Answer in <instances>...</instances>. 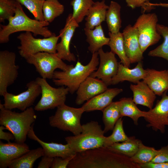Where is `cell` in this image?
<instances>
[{"mask_svg":"<svg viewBox=\"0 0 168 168\" xmlns=\"http://www.w3.org/2000/svg\"><path fill=\"white\" fill-rule=\"evenodd\" d=\"M95 2L93 0H72L70 3L73 8L72 17L78 24L82 22Z\"/></svg>","mask_w":168,"mask_h":168,"instance_id":"cell-35","label":"cell"},{"mask_svg":"<svg viewBox=\"0 0 168 168\" xmlns=\"http://www.w3.org/2000/svg\"><path fill=\"white\" fill-rule=\"evenodd\" d=\"M35 81L40 85L41 96L34 109L37 111H43L53 109L65 104L69 90L67 87L60 86L57 88L53 87L46 79L37 77Z\"/></svg>","mask_w":168,"mask_h":168,"instance_id":"cell-9","label":"cell"},{"mask_svg":"<svg viewBox=\"0 0 168 168\" xmlns=\"http://www.w3.org/2000/svg\"><path fill=\"white\" fill-rule=\"evenodd\" d=\"M6 129L3 125L0 126V139L7 141L8 142H10V140H15V137L13 134L10 132H7L3 131Z\"/></svg>","mask_w":168,"mask_h":168,"instance_id":"cell-43","label":"cell"},{"mask_svg":"<svg viewBox=\"0 0 168 168\" xmlns=\"http://www.w3.org/2000/svg\"><path fill=\"white\" fill-rule=\"evenodd\" d=\"M84 30L89 44L88 49L92 54L98 52L103 46L108 45L110 38L105 36L101 25L93 29L85 27Z\"/></svg>","mask_w":168,"mask_h":168,"instance_id":"cell-25","label":"cell"},{"mask_svg":"<svg viewBox=\"0 0 168 168\" xmlns=\"http://www.w3.org/2000/svg\"><path fill=\"white\" fill-rule=\"evenodd\" d=\"M109 6L105 0L95 2L85 18V28L93 29L105 20L106 12Z\"/></svg>","mask_w":168,"mask_h":168,"instance_id":"cell-24","label":"cell"},{"mask_svg":"<svg viewBox=\"0 0 168 168\" xmlns=\"http://www.w3.org/2000/svg\"><path fill=\"white\" fill-rule=\"evenodd\" d=\"M128 137L124 132L123 127V120L120 118L117 121L113 130L112 134L105 137L104 139L103 147H107L114 143L129 140Z\"/></svg>","mask_w":168,"mask_h":168,"instance_id":"cell-36","label":"cell"},{"mask_svg":"<svg viewBox=\"0 0 168 168\" xmlns=\"http://www.w3.org/2000/svg\"><path fill=\"white\" fill-rule=\"evenodd\" d=\"M104 132L113 130L118 120L121 118L118 101L112 102L102 111Z\"/></svg>","mask_w":168,"mask_h":168,"instance_id":"cell-30","label":"cell"},{"mask_svg":"<svg viewBox=\"0 0 168 168\" xmlns=\"http://www.w3.org/2000/svg\"><path fill=\"white\" fill-rule=\"evenodd\" d=\"M107 86L100 79L89 76L80 84L76 91V104H82L85 101L104 92L108 89Z\"/></svg>","mask_w":168,"mask_h":168,"instance_id":"cell-17","label":"cell"},{"mask_svg":"<svg viewBox=\"0 0 168 168\" xmlns=\"http://www.w3.org/2000/svg\"><path fill=\"white\" fill-rule=\"evenodd\" d=\"M121 6L118 2H110L106 15L105 20L109 32L117 33L119 32L121 27L120 17Z\"/></svg>","mask_w":168,"mask_h":168,"instance_id":"cell-27","label":"cell"},{"mask_svg":"<svg viewBox=\"0 0 168 168\" xmlns=\"http://www.w3.org/2000/svg\"><path fill=\"white\" fill-rule=\"evenodd\" d=\"M35 110L30 107L21 112H17L6 109L0 103V124L13 134L16 142L24 143L37 118Z\"/></svg>","mask_w":168,"mask_h":168,"instance_id":"cell-3","label":"cell"},{"mask_svg":"<svg viewBox=\"0 0 168 168\" xmlns=\"http://www.w3.org/2000/svg\"><path fill=\"white\" fill-rule=\"evenodd\" d=\"M26 86V91L17 95L5 93L3 96L4 107L10 110L16 108L22 111L31 107L41 94V88L35 80L28 82Z\"/></svg>","mask_w":168,"mask_h":168,"instance_id":"cell-11","label":"cell"},{"mask_svg":"<svg viewBox=\"0 0 168 168\" xmlns=\"http://www.w3.org/2000/svg\"><path fill=\"white\" fill-rule=\"evenodd\" d=\"M167 91L162 95V98L158 100L155 107L147 111V116L144 118L148 124L147 127H151L156 132L159 131L163 133L165 127L168 126V95Z\"/></svg>","mask_w":168,"mask_h":168,"instance_id":"cell-14","label":"cell"},{"mask_svg":"<svg viewBox=\"0 0 168 168\" xmlns=\"http://www.w3.org/2000/svg\"><path fill=\"white\" fill-rule=\"evenodd\" d=\"M18 3L15 0H0V22L14 16Z\"/></svg>","mask_w":168,"mask_h":168,"instance_id":"cell-38","label":"cell"},{"mask_svg":"<svg viewBox=\"0 0 168 168\" xmlns=\"http://www.w3.org/2000/svg\"><path fill=\"white\" fill-rule=\"evenodd\" d=\"M146 76L143 80L156 95L161 96L168 90V70L158 71L146 69Z\"/></svg>","mask_w":168,"mask_h":168,"instance_id":"cell-20","label":"cell"},{"mask_svg":"<svg viewBox=\"0 0 168 168\" xmlns=\"http://www.w3.org/2000/svg\"><path fill=\"white\" fill-rule=\"evenodd\" d=\"M159 152L154 148L144 145L141 141L136 153L130 158L133 162L139 165L151 162Z\"/></svg>","mask_w":168,"mask_h":168,"instance_id":"cell-33","label":"cell"},{"mask_svg":"<svg viewBox=\"0 0 168 168\" xmlns=\"http://www.w3.org/2000/svg\"><path fill=\"white\" fill-rule=\"evenodd\" d=\"M157 21L155 13H143L139 16L134 25L138 29L140 47L143 53L161 38L157 30Z\"/></svg>","mask_w":168,"mask_h":168,"instance_id":"cell-10","label":"cell"},{"mask_svg":"<svg viewBox=\"0 0 168 168\" xmlns=\"http://www.w3.org/2000/svg\"><path fill=\"white\" fill-rule=\"evenodd\" d=\"M54 158L45 156H42L41 160L38 164V168H51L53 161Z\"/></svg>","mask_w":168,"mask_h":168,"instance_id":"cell-42","label":"cell"},{"mask_svg":"<svg viewBox=\"0 0 168 168\" xmlns=\"http://www.w3.org/2000/svg\"><path fill=\"white\" fill-rule=\"evenodd\" d=\"M33 124L29 130L27 136L30 139L38 142L42 147L44 155L51 157H56L66 158L74 157L77 153L72 149L67 143L63 144L53 142H46L40 139L35 134Z\"/></svg>","mask_w":168,"mask_h":168,"instance_id":"cell-18","label":"cell"},{"mask_svg":"<svg viewBox=\"0 0 168 168\" xmlns=\"http://www.w3.org/2000/svg\"><path fill=\"white\" fill-rule=\"evenodd\" d=\"M21 5L18 2L15 14L8 20L7 25H0V44L8 42L10 35L17 32H30L35 35H40L44 38L54 34L46 27L49 23L29 18L25 13Z\"/></svg>","mask_w":168,"mask_h":168,"instance_id":"cell-2","label":"cell"},{"mask_svg":"<svg viewBox=\"0 0 168 168\" xmlns=\"http://www.w3.org/2000/svg\"><path fill=\"white\" fill-rule=\"evenodd\" d=\"M130 89L133 93V100L136 105H140L152 108L156 99V95L143 81L136 84H131Z\"/></svg>","mask_w":168,"mask_h":168,"instance_id":"cell-23","label":"cell"},{"mask_svg":"<svg viewBox=\"0 0 168 168\" xmlns=\"http://www.w3.org/2000/svg\"><path fill=\"white\" fill-rule=\"evenodd\" d=\"M146 73V70L143 68L142 61L138 62L136 67L132 69L119 63L117 72L112 78L111 85L117 84L125 81L137 84L144 78Z\"/></svg>","mask_w":168,"mask_h":168,"instance_id":"cell-21","label":"cell"},{"mask_svg":"<svg viewBox=\"0 0 168 168\" xmlns=\"http://www.w3.org/2000/svg\"><path fill=\"white\" fill-rule=\"evenodd\" d=\"M98 56V52L92 54L90 61L86 65L78 61L75 66L66 71H55L52 79L53 82L56 86L68 87L69 93L73 94L80 84L97 70L100 62Z\"/></svg>","mask_w":168,"mask_h":168,"instance_id":"cell-4","label":"cell"},{"mask_svg":"<svg viewBox=\"0 0 168 168\" xmlns=\"http://www.w3.org/2000/svg\"><path fill=\"white\" fill-rule=\"evenodd\" d=\"M25 143L0 141V168H6L10 163L30 150Z\"/></svg>","mask_w":168,"mask_h":168,"instance_id":"cell-19","label":"cell"},{"mask_svg":"<svg viewBox=\"0 0 168 168\" xmlns=\"http://www.w3.org/2000/svg\"><path fill=\"white\" fill-rule=\"evenodd\" d=\"M20 41L18 47L20 56L26 58L29 56L40 52L51 54L56 53V46L60 37L54 34L52 36L43 39L35 38L31 32L26 31L17 37Z\"/></svg>","mask_w":168,"mask_h":168,"instance_id":"cell-7","label":"cell"},{"mask_svg":"<svg viewBox=\"0 0 168 168\" xmlns=\"http://www.w3.org/2000/svg\"><path fill=\"white\" fill-rule=\"evenodd\" d=\"M140 141L134 136L130 137L129 140L115 143L106 148L113 152L131 158L137 152Z\"/></svg>","mask_w":168,"mask_h":168,"instance_id":"cell-31","label":"cell"},{"mask_svg":"<svg viewBox=\"0 0 168 168\" xmlns=\"http://www.w3.org/2000/svg\"><path fill=\"white\" fill-rule=\"evenodd\" d=\"M122 33L125 52L131 63L142 61L143 53L140 47L136 27L129 25L124 29Z\"/></svg>","mask_w":168,"mask_h":168,"instance_id":"cell-16","label":"cell"},{"mask_svg":"<svg viewBox=\"0 0 168 168\" xmlns=\"http://www.w3.org/2000/svg\"><path fill=\"white\" fill-rule=\"evenodd\" d=\"M24 5L33 15L36 20L44 21L42 11L45 0H15Z\"/></svg>","mask_w":168,"mask_h":168,"instance_id":"cell-37","label":"cell"},{"mask_svg":"<svg viewBox=\"0 0 168 168\" xmlns=\"http://www.w3.org/2000/svg\"><path fill=\"white\" fill-rule=\"evenodd\" d=\"M157 30L163 38V42L154 49L149 51L148 55L163 58L168 61V27L157 24Z\"/></svg>","mask_w":168,"mask_h":168,"instance_id":"cell-34","label":"cell"},{"mask_svg":"<svg viewBox=\"0 0 168 168\" xmlns=\"http://www.w3.org/2000/svg\"><path fill=\"white\" fill-rule=\"evenodd\" d=\"M168 162V144L159 150V152L151 162L155 163Z\"/></svg>","mask_w":168,"mask_h":168,"instance_id":"cell-40","label":"cell"},{"mask_svg":"<svg viewBox=\"0 0 168 168\" xmlns=\"http://www.w3.org/2000/svg\"><path fill=\"white\" fill-rule=\"evenodd\" d=\"M68 168H141L130 157L104 147L77 153Z\"/></svg>","mask_w":168,"mask_h":168,"instance_id":"cell-1","label":"cell"},{"mask_svg":"<svg viewBox=\"0 0 168 168\" xmlns=\"http://www.w3.org/2000/svg\"><path fill=\"white\" fill-rule=\"evenodd\" d=\"M16 54L7 50L0 51V95L7 92L18 75L19 66L16 64Z\"/></svg>","mask_w":168,"mask_h":168,"instance_id":"cell-12","label":"cell"},{"mask_svg":"<svg viewBox=\"0 0 168 168\" xmlns=\"http://www.w3.org/2000/svg\"><path fill=\"white\" fill-rule=\"evenodd\" d=\"M104 133L98 123L91 121L82 125V131L79 134L65 139L70 148L77 153L103 147Z\"/></svg>","mask_w":168,"mask_h":168,"instance_id":"cell-5","label":"cell"},{"mask_svg":"<svg viewBox=\"0 0 168 168\" xmlns=\"http://www.w3.org/2000/svg\"><path fill=\"white\" fill-rule=\"evenodd\" d=\"M64 10V6L58 0H45L42 8L44 21L49 23L52 22L63 14Z\"/></svg>","mask_w":168,"mask_h":168,"instance_id":"cell-32","label":"cell"},{"mask_svg":"<svg viewBox=\"0 0 168 168\" xmlns=\"http://www.w3.org/2000/svg\"><path fill=\"white\" fill-rule=\"evenodd\" d=\"M150 4L154 6H161L163 7L168 8V3H150Z\"/></svg>","mask_w":168,"mask_h":168,"instance_id":"cell-45","label":"cell"},{"mask_svg":"<svg viewBox=\"0 0 168 168\" xmlns=\"http://www.w3.org/2000/svg\"><path fill=\"white\" fill-rule=\"evenodd\" d=\"M121 117L127 116L131 118L135 125L138 124L139 119L145 118L147 115V111L140 110L131 97H123L118 101Z\"/></svg>","mask_w":168,"mask_h":168,"instance_id":"cell-26","label":"cell"},{"mask_svg":"<svg viewBox=\"0 0 168 168\" xmlns=\"http://www.w3.org/2000/svg\"><path fill=\"white\" fill-rule=\"evenodd\" d=\"M44 155L42 147L30 150L19 157L11 162L9 168H32L35 161Z\"/></svg>","mask_w":168,"mask_h":168,"instance_id":"cell-29","label":"cell"},{"mask_svg":"<svg viewBox=\"0 0 168 168\" xmlns=\"http://www.w3.org/2000/svg\"><path fill=\"white\" fill-rule=\"evenodd\" d=\"M98 53L100 57L99 68L90 76L100 79L108 86L111 85L112 79L117 72L119 63L115 54L111 51L105 52L101 48Z\"/></svg>","mask_w":168,"mask_h":168,"instance_id":"cell-15","label":"cell"},{"mask_svg":"<svg viewBox=\"0 0 168 168\" xmlns=\"http://www.w3.org/2000/svg\"><path fill=\"white\" fill-rule=\"evenodd\" d=\"M54 114L49 118L50 126L64 131H69L74 135L82 131L80 119L84 112L82 108H75L65 104L57 107Z\"/></svg>","mask_w":168,"mask_h":168,"instance_id":"cell-6","label":"cell"},{"mask_svg":"<svg viewBox=\"0 0 168 168\" xmlns=\"http://www.w3.org/2000/svg\"><path fill=\"white\" fill-rule=\"evenodd\" d=\"M79 26V24L72 17V13L69 14L64 27L59 31L61 40L56 46V54L63 60L69 62L76 61L75 55L70 52V45L75 30Z\"/></svg>","mask_w":168,"mask_h":168,"instance_id":"cell-13","label":"cell"},{"mask_svg":"<svg viewBox=\"0 0 168 168\" xmlns=\"http://www.w3.org/2000/svg\"><path fill=\"white\" fill-rule=\"evenodd\" d=\"M73 157L63 158L56 157L54 158L51 168H67L70 161Z\"/></svg>","mask_w":168,"mask_h":168,"instance_id":"cell-41","label":"cell"},{"mask_svg":"<svg viewBox=\"0 0 168 168\" xmlns=\"http://www.w3.org/2000/svg\"><path fill=\"white\" fill-rule=\"evenodd\" d=\"M150 0H125L127 6L132 9L141 7L144 11L150 10L154 8L150 5Z\"/></svg>","mask_w":168,"mask_h":168,"instance_id":"cell-39","label":"cell"},{"mask_svg":"<svg viewBox=\"0 0 168 168\" xmlns=\"http://www.w3.org/2000/svg\"><path fill=\"white\" fill-rule=\"evenodd\" d=\"M139 165L141 168H168V162L159 163L150 162Z\"/></svg>","mask_w":168,"mask_h":168,"instance_id":"cell-44","label":"cell"},{"mask_svg":"<svg viewBox=\"0 0 168 168\" xmlns=\"http://www.w3.org/2000/svg\"><path fill=\"white\" fill-rule=\"evenodd\" d=\"M109 35L110 40L108 45L111 51L118 56L121 63L130 68L131 63L125 52L122 33L120 32L115 34L109 32Z\"/></svg>","mask_w":168,"mask_h":168,"instance_id":"cell-28","label":"cell"},{"mask_svg":"<svg viewBox=\"0 0 168 168\" xmlns=\"http://www.w3.org/2000/svg\"><path fill=\"white\" fill-rule=\"evenodd\" d=\"M123 91L122 89L117 88L108 89L86 101L82 107L84 112L96 110L102 111L112 102L115 96Z\"/></svg>","mask_w":168,"mask_h":168,"instance_id":"cell-22","label":"cell"},{"mask_svg":"<svg viewBox=\"0 0 168 168\" xmlns=\"http://www.w3.org/2000/svg\"><path fill=\"white\" fill-rule=\"evenodd\" d=\"M25 59L28 63L35 66L41 77L46 79H52L56 69L65 71L73 66L67 65L58 57L56 53L40 52L30 55Z\"/></svg>","mask_w":168,"mask_h":168,"instance_id":"cell-8","label":"cell"}]
</instances>
